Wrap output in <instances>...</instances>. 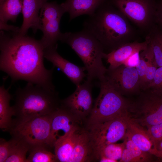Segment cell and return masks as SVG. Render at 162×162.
Listing matches in <instances>:
<instances>
[{
	"instance_id": "cell-1",
	"label": "cell",
	"mask_w": 162,
	"mask_h": 162,
	"mask_svg": "<svg viewBox=\"0 0 162 162\" xmlns=\"http://www.w3.org/2000/svg\"><path fill=\"white\" fill-rule=\"evenodd\" d=\"M9 32L0 31V70L13 82L23 80L55 89L52 81L53 68L47 69L44 66V49L40 40Z\"/></svg>"
},
{
	"instance_id": "cell-2",
	"label": "cell",
	"mask_w": 162,
	"mask_h": 162,
	"mask_svg": "<svg viewBox=\"0 0 162 162\" xmlns=\"http://www.w3.org/2000/svg\"><path fill=\"white\" fill-rule=\"evenodd\" d=\"M129 20L108 0L84 22V29L110 52L134 39L136 32Z\"/></svg>"
},
{
	"instance_id": "cell-3",
	"label": "cell",
	"mask_w": 162,
	"mask_h": 162,
	"mask_svg": "<svg viewBox=\"0 0 162 162\" xmlns=\"http://www.w3.org/2000/svg\"><path fill=\"white\" fill-rule=\"evenodd\" d=\"M12 106L16 121L50 115L60 106L58 94L51 89L28 82L23 88H19L15 93Z\"/></svg>"
},
{
	"instance_id": "cell-4",
	"label": "cell",
	"mask_w": 162,
	"mask_h": 162,
	"mask_svg": "<svg viewBox=\"0 0 162 162\" xmlns=\"http://www.w3.org/2000/svg\"><path fill=\"white\" fill-rule=\"evenodd\" d=\"M68 44L83 63L87 71V80L99 82L104 80L107 69L102 59L106 53L100 42L91 33L83 29L76 32L63 33L60 40Z\"/></svg>"
},
{
	"instance_id": "cell-5",
	"label": "cell",
	"mask_w": 162,
	"mask_h": 162,
	"mask_svg": "<svg viewBox=\"0 0 162 162\" xmlns=\"http://www.w3.org/2000/svg\"><path fill=\"white\" fill-rule=\"evenodd\" d=\"M100 92L87 122V127L127 114L128 100L105 79L99 82Z\"/></svg>"
},
{
	"instance_id": "cell-6",
	"label": "cell",
	"mask_w": 162,
	"mask_h": 162,
	"mask_svg": "<svg viewBox=\"0 0 162 162\" xmlns=\"http://www.w3.org/2000/svg\"><path fill=\"white\" fill-rule=\"evenodd\" d=\"M139 93L134 101L128 100V116L143 127L162 122V94L149 89Z\"/></svg>"
},
{
	"instance_id": "cell-7",
	"label": "cell",
	"mask_w": 162,
	"mask_h": 162,
	"mask_svg": "<svg viewBox=\"0 0 162 162\" xmlns=\"http://www.w3.org/2000/svg\"><path fill=\"white\" fill-rule=\"evenodd\" d=\"M50 115L22 121L13 119L8 132L12 137L26 143L29 148L40 145L48 146L50 133Z\"/></svg>"
},
{
	"instance_id": "cell-8",
	"label": "cell",
	"mask_w": 162,
	"mask_h": 162,
	"mask_svg": "<svg viewBox=\"0 0 162 162\" xmlns=\"http://www.w3.org/2000/svg\"><path fill=\"white\" fill-rule=\"evenodd\" d=\"M141 30L147 32L154 26L158 4L156 0H108Z\"/></svg>"
},
{
	"instance_id": "cell-9",
	"label": "cell",
	"mask_w": 162,
	"mask_h": 162,
	"mask_svg": "<svg viewBox=\"0 0 162 162\" xmlns=\"http://www.w3.org/2000/svg\"><path fill=\"white\" fill-rule=\"evenodd\" d=\"M127 115L87 127L90 142L94 151L124 139L127 130Z\"/></svg>"
},
{
	"instance_id": "cell-10",
	"label": "cell",
	"mask_w": 162,
	"mask_h": 162,
	"mask_svg": "<svg viewBox=\"0 0 162 162\" xmlns=\"http://www.w3.org/2000/svg\"><path fill=\"white\" fill-rule=\"evenodd\" d=\"M66 12L56 2H45L40 11V30L43 33L40 41L44 49L57 45L63 33L60 29L61 18Z\"/></svg>"
},
{
	"instance_id": "cell-11",
	"label": "cell",
	"mask_w": 162,
	"mask_h": 162,
	"mask_svg": "<svg viewBox=\"0 0 162 162\" xmlns=\"http://www.w3.org/2000/svg\"><path fill=\"white\" fill-rule=\"evenodd\" d=\"M105 79L122 95L139 94L142 90L136 68L122 65L113 69H107Z\"/></svg>"
},
{
	"instance_id": "cell-12",
	"label": "cell",
	"mask_w": 162,
	"mask_h": 162,
	"mask_svg": "<svg viewBox=\"0 0 162 162\" xmlns=\"http://www.w3.org/2000/svg\"><path fill=\"white\" fill-rule=\"evenodd\" d=\"M93 82L86 80L76 86L74 92L66 98L61 100V105L79 120L85 119L92 110Z\"/></svg>"
},
{
	"instance_id": "cell-13",
	"label": "cell",
	"mask_w": 162,
	"mask_h": 162,
	"mask_svg": "<svg viewBox=\"0 0 162 162\" xmlns=\"http://www.w3.org/2000/svg\"><path fill=\"white\" fill-rule=\"evenodd\" d=\"M80 122L60 104L50 115V133L48 144L49 147L53 148L57 140L66 136L73 130L81 128L79 125Z\"/></svg>"
},
{
	"instance_id": "cell-14",
	"label": "cell",
	"mask_w": 162,
	"mask_h": 162,
	"mask_svg": "<svg viewBox=\"0 0 162 162\" xmlns=\"http://www.w3.org/2000/svg\"><path fill=\"white\" fill-rule=\"evenodd\" d=\"M57 46L44 49V58L51 62L54 67L59 68L76 86L80 85L87 76L85 67L77 66L63 58L57 51Z\"/></svg>"
},
{
	"instance_id": "cell-15",
	"label": "cell",
	"mask_w": 162,
	"mask_h": 162,
	"mask_svg": "<svg viewBox=\"0 0 162 162\" xmlns=\"http://www.w3.org/2000/svg\"><path fill=\"white\" fill-rule=\"evenodd\" d=\"M45 2L44 0H23L22 12L23 20L20 28V34H27L30 28L34 33L40 29V11Z\"/></svg>"
},
{
	"instance_id": "cell-16",
	"label": "cell",
	"mask_w": 162,
	"mask_h": 162,
	"mask_svg": "<svg viewBox=\"0 0 162 162\" xmlns=\"http://www.w3.org/2000/svg\"><path fill=\"white\" fill-rule=\"evenodd\" d=\"M127 130L125 136L142 151L156 156L155 145L143 127L127 117Z\"/></svg>"
},
{
	"instance_id": "cell-17",
	"label": "cell",
	"mask_w": 162,
	"mask_h": 162,
	"mask_svg": "<svg viewBox=\"0 0 162 162\" xmlns=\"http://www.w3.org/2000/svg\"><path fill=\"white\" fill-rule=\"evenodd\" d=\"M148 41L145 39L141 42L136 41L126 44L118 48L106 53L105 59L110 66L108 69H113L123 65L125 61L131 55L137 52L146 49Z\"/></svg>"
},
{
	"instance_id": "cell-18",
	"label": "cell",
	"mask_w": 162,
	"mask_h": 162,
	"mask_svg": "<svg viewBox=\"0 0 162 162\" xmlns=\"http://www.w3.org/2000/svg\"><path fill=\"white\" fill-rule=\"evenodd\" d=\"M106 0H66L61 4L69 15L70 21L82 15L93 14Z\"/></svg>"
},
{
	"instance_id": "cell-19",
	"label": "cell",
	"mask_w": 162,
	"mask_h": 162,
	"mask_svg": "<svg viewBox=\"0 0 162 162\" xmlns=\"http://www.w3.org/2000/svg\"><path fill=\"white\" fill-rule=\"evenodd\" d=\"M94 159V150L88 132L83 129L80 134L69 162H91Z\"/></svg>"
},
{
	"instance_id": "cell-20",
	"label": "cell",
	"mask_w": 162,
	"mask_h": 162,
	"mask_svg": "<svg viewBox=\"0 0 162 162\" xmlns=\"http://www.w3.org/2000/svg\"><path fill=\"white\" fill-rule=\"evenodd\" d=\"M82 129H75L55 143L54 154L58 162H69L71 156Z\"/></svg>"
},
{
	"instance_id": "cell-21",
	"label": "cell",
	"mask_w": 162,
	"mask_h": 162,
	"mask_svg": "<svg viewBox=\"0 0 162 162\" xmlns=\"http://www.w3.org/2000/svg\"><path fill=\"white\" fill-rule=\"evenodd\" d=\"M12 98L9 88L6 89L4 84L0 88V128L4 131L9 132L13 123L14 116L13 109L10 105Z\"/></svg>"
},
{
	"instance_id": "cell-22",
	"label": "cell",
	"mask_w": 162,
	"mask_h": 162,
	"mask_svg": "<svg viewBox=\"0 0 162 162\" xmlns=\"http://www.w3.org/2000/svg\"><path fill=\"white\" fill-rule=\"evenodd\" d=\"M121 162H147L152 160V154L144 152L125 136Z\"/></svg>"
},
{
	"instance_id": "cell-23",
	"label": "cell",
	"mask_w": 162,
	"mask_h": 162,
	"mask_svg": "<svg viewBox=\"0 0 162 162\" xmlns=\"http://www.w3.org/2000/svg\"><path fill=\"white\" fill-rule=\"evenodd\" d=\"M23 0H5L0 4V22H16L22 12Z\"/></svg>"
},
{
	"instance_id": "cell-24",
	"label": "cell",
	"mask_w": 162,
	"mask_h": 162,
	"mask_svg": "<svg viewBox=\"0 0 162 162\" xmlns=\"http://www.w3.org/2000/svg\"><path fill=\"white\" fill-rule=\"evenodd\" d=\"M51 148L47 145H40L29 148V154L26 162H58L55 154L50 151Z\"/></svg>"
},
{
	"instance_id": "cell-25",
	"label": "cell",
	"mask_w": 162,
	"mask_h": 162,
	"mask_svg": "<svg viewBox=\"0 0 162 162\" xmlns=\"http://www.w3.org/2000/svg\"><path fill=\"white\" fill-rule=\"evenodd\" d=\"M152 51L158 67L162 66V30L158 31L154 26L148 32L145 38Z\"/></svg>"
},
{
	"instance_id": "cell-26",
	"label": "cell",
	"mask_w": 162,
	"mask_h": 162,
	"mask_svg": "<svg viewBox=\"0 0 162 162\" xmlns=\"http://www.w3.org/2000/svg\"><path fill=\"white\" fill-rule=\"evenodd\" d=\"M124 147L123 142L122 143H112L100 147L94 151L96 160L101 157H105L117 162L121 158Z\"/></svg>"
},
{
	"instance_id": "cell-27",
	"label": "cell",
	"mask_w": 162,
	"mask_h": 162,
	"mask_svg": "<svg viewBox=\"0 0 162 162\" xmlns=\"http://www.w3.org/2000/svg\"><path fill=\"white\" fill-rule=\"evenodd\" d=\"M14 141L9 156L5 162H26V155L29 146L24 141L12 137Z\"/></svg>"
},
{
	"instance_id": "cell-28",
	"label": "cell",
	"mask_w": 162,
	"mask_h": 162,
	"mask_svg": "<svg viewBox=\"0 0 162 162\" xmlns=\"http://www.w3.org/2000/svg\"><path fill=\"white\" fill-rule=\"evenodd\" d=\"M141 52L146 59L147 63V70L143 90L152 81L156 71L158 67L148 42L147 48Z\"/></svg>"
},
{
	"instance_id": "cell-29",
	"label": "cell",
	"mask_w": 162,
	"mask_h": 162,
	"mask_svg": "<svg viewBox=\"0 0 162 162\" xmlns=\"http://www.w3.org/2000/svg\"><path fill=\"white\" fill-rule=\"evenodd\" d=\"M145 89L162 94V66L158 68L153 80L143 90Z\"/></svg>"
},
{
	"instance_id": "cell-30",
	"label": "cell",
	"mask_w": 162,
	"mask_h": 162,
	"mask_svg": "<svg viewBox=\"0 0 162 162\" xmlns=\"http://www.w3.org/2000/svg\"><path fill=\"white\" fill-rule=\"evenodd\" d=\"M13 139L9 141L1 138L0 139V162H5L8 157L12 147Z\"/></svg>"
},
{
	"instance_id": "cell-31",
	"label": "cell",
	"mask_w": 162,
	"mask_h": 162,
	"mask_svg": "<svg viewBox=\"0 0 162 162\" xmlns=\"http://www.w3.org/2000/svg\"><path fill=\"white\" fill-rule=\"evenodd\" d=\"M147 128V133L156 148V145L162 139V122L149 126Z\"/></svg>"
},
{
	"instance_id": "cell-32",
	"label": "cell",
	"mask_w": 162,
	"mask_h": 162,
	"mask_svg": "<svg viewBox=\"0 0 162 162\" xmlns=\"http://www.w3.org/2000/svg\"><path fill=\"white\" fill-rule=\"evenodd\" d=\"M140 59L139 63L136 68L139 77L142 90L144 86L145 79L147 70V63L146 59L142 52L140 53Z\"/></svg>"
},
{
	"instance_id": "cell-33",
	"label": "cell",
	"mask_w": 162,
	"mask_h": 162,
	"mask_svg": "<svg viewBox=\"0 0 162 162\" xmlns=\"http://www.w3.org/2000/svg\"><path fill=\"white\" fill-rule=\"evenodd\" d=\"M140 52H137L133 54L125 61L123 65L129 67L136 68L140 62Z\"/></svg>"
},
{
	"instance_id": "cell-34",
	"label": "cell",
	"mask_w": 162,
	"mask_h": 162,
	"mask_svg": "<svg viewBox=\"0 0 162 162\" xmlns=\"http://www.w3.org/2000/svg\"><path fill=\"white\" fill-rule=\"evenodd\" d=\"M0 22V30L8 31L19 32L20 28L12 25H9L7 23Z\"/></svg>"
},
{
	"instance_id": "cell-35",
	"label": "cell",
	"mask_w": 162,
	"mask_h": 162,
	"mask_svg": "<svg viewBox=\"0 0 162 162\" xmlns=\"http://www.w3.org/2000/svg\"><path fill=\"white\" fill-rule=\"evenodd\" d=\"M157 154L156 156L162 159V139L156 145Z\"/></svg>"
},
{
	"instance_id": "cell-36",
	"label": "cell",
	"mask_w": 162,
	"mask_h": 162,
	"mask_svg": "<svg viewBox=\"0 0 162 162\" xmlns=\"http://www.w3.org/2000/svg\"><path fill=\"white\" fill-rule=\"evenodd\" d=\"M156 19L162 25V9H157Z\"/></svg>"
},
{
	"instance_id": "cell-37",
	"label": "cell",
	"mask_w": 162,
	"mask_h": 162,
	"mask_svg": "<svg viewBox=\"0 0 162 162\" xmlns=\"http://www.w3.org/2000/svg\"><path fill=\"white\" fill-rule=\"evenodd\" d=\"M5 0H0V4H1Z\"/></svg>"
},
{
	"instance_id": "cell-38",
	"label": "cell",
	"mask_w": 162,
	"mask_h": 162,
	"mask_svg": "<svg viewBox=\"0 0 162 162\" xmlns=\"http://www.w3.org/2000/svg\"><path fill=\"white\" fill-rule=\"evenodd\" d=\"M45 2H46L47 0H44Z\"/></svg>"
}]
</instances>
